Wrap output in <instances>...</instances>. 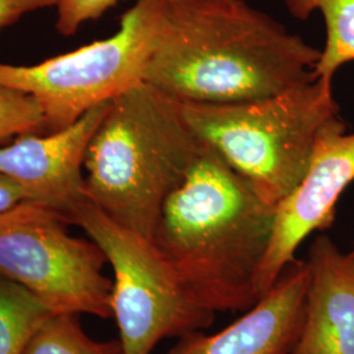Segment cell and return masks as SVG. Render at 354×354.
<instances>
[{
	"label": "cell",
	"mask_w": 354,
	"mask_h": 354,
	"mask_svg": "<svg viewBox=\"0 0 354 354\" xmlns=\"http://www.w3.org/2000/svg\"><path fill=\"white\" fill-rule=\"evenodd\" d=\"M320 55L244 0H165L143 82L178 102H253L317 77Z\"/></svg>",
	"instance_id": "6da1fadb"
},
{
	"label": "cell",
	"mask_w": 354,
	"mask_h": 354,
	"mask_svg": "<svg viewBox=\"0 0 354 354\" xmlns=\"http://www.w3.org/2000/svg\"><path fill=\"white\" fill-rule=\"evenodd\" d=\"M276 206L264 201L203 145L165 200L155 244L194 302L210 313H245L273 235Z\"/></svg>",
	"instance_id": "7a4b0ae2"
},
{
	"label": "cell",
	"mask_w": 354,
	"mask_h": 354,
	"mask_svg": "<svg viewBox=\"0 0 354 354\" xmlns=\"http://www.w3.org/2000/svg\"><path fill=\"white\" fill-rule=\"evenodd\" d=\"M203 147L180 102L140 82L114 97L89 140L86 198L118 225L153 239L167 197Z\"/></svg>",
	"instance_id": "3957f363"
},
{
	"label": "cell",
	"mask_w": 354,
	"mask_h": 354,
	"mask_svg": "<svg viewBox=\"0 0 354 354\" xmlns=\"http://www.w3.org/2000/svg\"><path fill=\"white\" fill-rule=\"evenodd\" d=\"M180 106L198 140L273 206L298 187L319 134L340 117L324 77L260 100Z\"/></svg>",
	"instance_id": "277c9868"
},
{
	"label": "cell",
	"mask_w": 354,
	"mask_h": 354,
	"mask_svg": "<svg viewBox=\"0 0 354 354\" xmlns=\"http://www.w3.org/2000/svg\"><path fill=\"white\" fill-rule=\"evenodd\" d=\"M165 0H137L113 36L32 66L0 62V86L30 95L45 131H59L102 102L143 82L160 30Z\"/></svg>",
	"instance_id": "5b68a950"
},
{
	"label": "cell",
	"mask_w": 354,
	"mask_h": 354,
	"mask_svg": "<svg viewBox=\"0 0 354 354\" xmlns=\"http://www.w3.org/2000/svg\"><path fill=\"white\" fill-rule=\"evenodd\" d=\"M67 222L95 241L113 269L112 314L124 354H151L165 339L207 328L214 314L196 304L155 241L114 222L88 200Z\"/></svg>",
	"instance_id": "8992f818"
},
{
	"label": "cell",
	"mask_w": 354,
	"mask_h": 354,
	"mask_svg": "<svg viewBox=\"0 0 354 354\" xmlns=\"http://www.w3.org/2000/svg\"><path fill=\"white\" fill-rule=\"evenodd\" d=\"M64 215L26 200L0 213V274L30 291L55 315L109 319L112 279L95 241L73 236Z\"/></svg>",
	"instance_id": "52a82bcc"
},
{
	"label": "cell",
	"mask_w": 354,
	"mask_h": 354,
	"mask_svg": "<svg viewBox=\"0 0 354 354\" xmlns=\"http://www.w3.org/2000/svg\"><path fill=\"white\" fill-rule=\"evenodd\" d=\"M353 181L354 131L346 133L337 117L319 134L302 181L276 206L272 241L257 276L260 298L295 260L302 241L333 225L339 198Z\"/></svg>",
	"instance_id": "ba28073f"
},
{
	"label": "cell",
	"mask_w": 354,
	"mask_h": 354,
	"mask_svg": "<svg viewBox=\"0 0 354 354\" xmlns=\"http://www.w3.org/2000/svg\"><path fill=\"white\" fill-rule=\"evenodd\" d=\"M111 102L96 105L64 130L20 136L1 146L0 176L24 190L28 200L50 206L67 221L76 206L87 200L84 158Z\"/></svg>",
	"instance_id": "9c48e42d"
},
{
	"label": "cell",
	"mask_w": 354,
	"mask_h": 354,
	"mask_svg": "<svg viewBox=\"0 0 354 354\" xmlns=\"http://www.w3.org/2000/svg\"><path fill=\"white\" fill-rule=\"evenodd\" d=\"M310 281L307 261L294 260L270 290L228 327L192 332L167 354H289L304 324Z\"/></svg>",
	"instance_id": "30bf717a"
},
{
	"label": "cell",
	"mask_w": 354,
	"mask_h": 354,
	"mask_svg": "<svg viewBox=\"0 0 354 354\" xmlns=\"http://www.w3.org/2000/svg\"><path fill=\"white\" fill-rule=\"evenodd\" d=\"M304 324L289 354H354V266L328 236L310 247Z\"/></svg>",
	"instance_id": "8fae6325"
},
{
	"label": "cell",
	"mask_w": 354,
	"mask_h": 354,
	"mask_svg": "<svg viewBox=\"0 0 354 354\" xmlns=\"http://www.w3.org/2000/svg\"><path fill=\"white\" fill-rule=\"evenodd\" d=\"M292 17L306 20L320 12L326 23V44L314 74L332 80L344 64L354 61V0H283Z\"/></svg>",
	"instance_id": "7c38bea8"
},
{
	"label": "cell",
	"mask_w": 354,
	"mask_h": 354,
	"mask_svg": "<svg viewBox=\"0 0 354 354\" xmlns=\"http://www.w3.org/2000/svg\"><path fill=\"white\" fill-rule=\"evenodd\" d=\"M51 315L30 291L0 274V354H23Z\"/></svg>",
	"instance_id": "4fadbf2b"
},
{
	"label": "cell",
	"mask_w": 354,
	"mask_h": 354,
	"mask_svg": "<svg viewBox=\"0 0 354 354\" xmlns=\"http://www.w3.org/2000/svg\"><path fill=\"white\" fill-rule=\"evenodd\" d=\"M23 354H124L121 342H97L77 315H51L28 342Z\"/></svg>",
	"instance_id": "5bb4252c"
},
{
	"label": "cell",
	"mask_w": 354,
	"mask_h": 354,
	"mask_svg": "<svg viewBox=\"0 0 354 354\" xmlns=\"http://www.w3.org/2000/svg\"><path fill=\"white\" fill-rule=\"evenodd\" d=\"M45 131V115L28 93L0 86V142Z\"/></svg>",
	"instance_id": "9a60e30c"
},
{
	"label": "cell",
	"mask_w": 354,
	"mask_h": 354,
	"mask_svg": "<svg viewBox=\"0 0 354 354\" xmlns=\"http://www.w3.org/2000/svg\"><path fill=\"white\" fill-rule=\"evenodd\" d=\"M122 0H58L57 1V30L64 36H74L84 23L102 17Z\"/></svg>",
	"instance_id": "2e32d148"
},
{
	"label": "cell",
	"mask_w": 354,
	"mask_h": 354,
	"mask_svg": "<svg viewBox=\"0 0 354 354\" xmlns=\"http://www.w3.org/2000/svg\"><path fill=\"white\" fill-rule=\"evenodd\" d=\"M58 0H0V32L28 13L55 7Z\"/></svg>",
	"instance_id": "e0dca14e"
},
{
	"label": "cell",
	"mask_w": 354,
	"mask_h": 354,
	"mask_svg": "<svg viewBox=\"0 0 354 354\" xmlns=\"http://www.w3.org/2000/svg\"><path fill=\"white\" fill-rule=\"evenodd\" d=\"M26 200L28 197L24 190L13 184L12 181L0 176V213Z\"/></svg>",
	"instance_id": "ac0fdd59"
},
{
	"label": "cell",
	"mask_w": 354,
	"mask_h": 354,
	"mask_svg": "<svg viewBox=\"0 0 354 354\" xmlns=\"http://www.w3.org/2000/svg\"><path fill=\"white\" fill-rule=\"evenodd\" d=\"M348 257H349V260H351L352 266H354V251H352L351 253H348Z\"/></svg>",
	"instance_id": "d6986e66"
}]
</instances>
